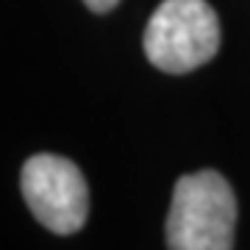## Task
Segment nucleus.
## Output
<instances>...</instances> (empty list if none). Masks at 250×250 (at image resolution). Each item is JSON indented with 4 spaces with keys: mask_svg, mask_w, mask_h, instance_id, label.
Masks as SVG:
<instances>
[{
    "mask_svg": "<svg viewBox=\"0 0 250 250\" xmlns=\"http://www.w3.org/2000/svg\"><path fill=\"white\" fill-rule=\"evenodd\" d=\"M86 3V9H92L95 14H106V11H111L120 3V0H83Z\"/></svg>",
    "mask_w": 250,
    "mask_h": 250,
    "instance_id": "4",
    "label": "nucleus"
},
{
    "mask_svg": "<svg viewBox=\"0 0 250 250\" xmlns=\"http://www.w3.org/2000/svg\"><path fill=\"white\" fill-rule=\"evenodd\" d=\"M220 50V22L206 0H164L145 28V56L161 72H192Z\"/></svg>",
    "mask_w": 250,
    "mask_h": 250,
    "instance_id": "2",
    "label": "nucleus"
},
{
    "mask_svg": "<svg viewBox=\"0 0 250 250\" xmlns=\"http://www.w3.org/2000/svg\"><path fill=\"white\" fill-rule=\"evenodd\" d=\"M236 225V197L214 170L178 178L167 214L170 250H231Z\"/></svg>",
    "mask_w": 250,
    "mask_h": 250,
    "instance_id": "1",
    "label": "nucleus"
},
{
    "mask_svg": "<svg viewBox=\"0 0 250 250\" xmlns=\"http://www.w3.org/2000/svg\"><path fill=\"white\" fill-rule=\"evenodd\" d=\"M20 187L31 214L53 233H75L89 214V189L72 161L39 153L22 164Z\"/></svg>",
    "mask_w": 250,
    "mask_h": 250,
    "instance_id": "3",
    "label": "nucleus"
}]
</instances>
